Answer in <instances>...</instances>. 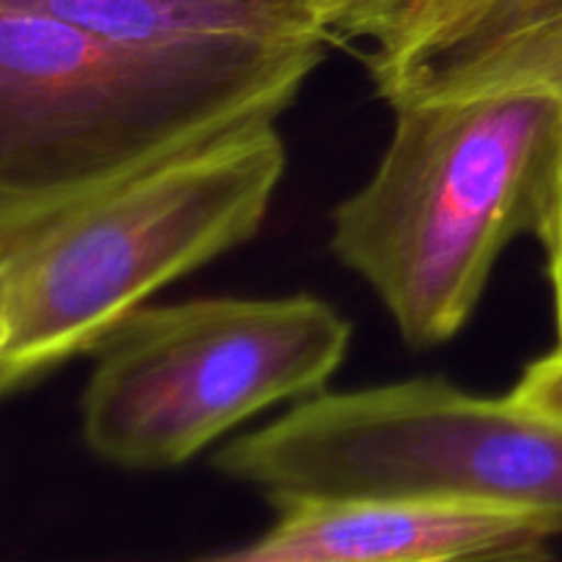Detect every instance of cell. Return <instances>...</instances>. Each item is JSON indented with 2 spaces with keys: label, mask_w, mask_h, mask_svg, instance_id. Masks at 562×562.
Returning <instances> with one entry per match:
<instances>
[{
  "label": "cell",
  "mask_w": 562,
  "mask_h": 562,
  "mask_svg": "<svg viewBox=\"0 0 562 562\" xmlns=\"http://www.w3.org/2000/svg\"><path fill=\"white\" fill-rule=\"evenodd\" d=\"M285 162L278 126L263 124L71 195L0 206V393L91 355L159 289L250 241Z\"/></svg>",
  "instance_id": "1"
},
{
  "label": "cell",
  "mask_w": 562,
  "mask_h": 562,
  "mask_svg": "<svg viewBox=\"0 0 562 562\" xmlns=\"http://www.w3.org/2000/svg\"><path fill=\"white\" fill-rule=\"evenodd\" d=\"M371 179L335 206L329 247L409 349L450 344L519 236H541L562 157V99L536 88L393 104Z\"/></svg>",
  "instance_id": "2"
},
{
  "label": "cell",
  "mask_w": 562,
  "mask_h": 562,
  "mask_svg": "<svg viewBox=\"0 0 562 562\" xmlns=\"http://www.w3.org/2000/svg\"><path fill=\"white\" fill-rule=\"evenodd\" d=\"M327 47H140L0 5V206L71 195L274 124Z\"/></svg>",
  "instance_id": "3"
},
{
  "label": "cell",
  "mask_w": 562,
  "mask_h": 562,
  "mask_svg": "<svg viewBox=\"0 0 562 562\" xmlns=\"http://www.w3.org/2000/svg\"><path fill=\"white\" fill-rule=\"evenodd\" d=\"M351 335L313 294L137 307L93 346L82 445L124 472L184 467L250 417L324 393Z\"/></svg>",
  "instance_id": "4"
},
{
  "label": "cell",
  "mask_w": 562,
  "mask_h": 562,
  "mask_svg": "<svg viewBox=\"0 0 562 562\" xmlns=\"http://www.w3.org/2000/svg\"><path fill=\"white\" fill-rule=\"evenodd\" d=\"M212 467L267 503L417 494L536 510L562 527V423L442 376L324 390L231 439Z\"/></svg>",
  "instance_id": "5"
},
{
  "label": "cell",
  "mask_w": 562,
  "mask_h": 562,
  "mask_svg": "<svg viewBox=\"0 0 562 562\" xmlns=\"http://www.w3.org/2000/svg\"><path fill=\"white\" fill-rule=\"evenodd\" d=\"M274 521L212 562H536L562 527L536 510L417 494L269 503Z\"/></svg>",
  "instance_id": "6"
},
{
  "label": "cell",
  "mask_w": 562,
  "mask_h": 562,
  "mask_svg": "<svg viewBox=\"0 0 562 562\" xmlns=\"http://www.w3.org/2000/svg\"><path fill=\"white\" fill-rule=\"evenodd\" d=\"M376 93L393 104L536 88L562 99V0H459L390 53H368Z\"/></svg>",
  "instance_id": "7"
},
{
  "label": "cell",
  "mask_w": 562,
  "mask_h": 562,
  "mask_svg": "<svg viewBox=\"0 0 562 562\" xmlns=\"http://www.w3.org/2000/svg\"><path fill=\"white\" fill-rule=\"evenodd\" d=\"M140 47H327L324 0H0Z\"/></svg>",
  "instance_id": "8"
},
{
  "label": "cell",
  "mask_w": 562,
  "mask_h": 562,
  "mask_svg": "<svg viewBox=\"0 0 562 562\" xmlns=\"http://www.w3.org/2000/svg\"><path fill=\"white\" fill-rule=\"evenodd\" d=\"M333 38L371 42V53H390L426 31L459 0H324Z\"/></svg>",
  "instance_id": "9"
},
{
  "label": "cell",
  "mask_w": 562,
  "mask_h": 562,
  "mask_svg": "<svg viewBox=\"0 0 562 562\" xmlns=\"http://www.w3.org/2000/svg\"><path fill=\"white\" fill-rule=\"evenodd\" d=\"M510 398L549 420L562 423V346L525 368Z\"/></svg>",
  "instance_id": "10"
},
{
  "label": "cell",
  "mask_w": 562,
  "mask_h": 562,
  "mask_svg": "<svg viewBox=\"0 0 562 562\" xmlns=\"http://www.w3.org/2000/svg\"><path fill=\"white\" fill-rule=\"evenodd\" d=\"M543 252H547V278L552 285V302H554V324H558V340L562 346V157L558 170V187H554L552 209H549V220L543 225V234L538 236Z\"/></svg>",
  "instance_id": "11"
}]
</instances>
